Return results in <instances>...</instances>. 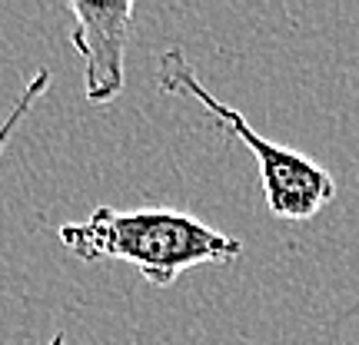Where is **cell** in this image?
<instances>
[{
    "instance_id": "1",
    "label": "cell",
    "mask_w": 359,
    "mask_h": 345,
    "mask_svg": "<svg viewBox=\"0 0 359 345\" xmlns=\"http://www.w3.org/2000/svg\"><path fill=\"white\" fill-rule=\"evenodd\" d=\"M60 243L83 262L120 259L140 272L154 289L173 282L200 266H230L243 256L236 236L206 226L180 209H114L97 206L87 219L64 223Z\"/></svg>"
},
{
    "instance_id": "2",
    "label": "cell",
    "mask_w": 359,
    "mask_h": 345,
    "mask_svg": "<svg viewBox=\"0 0 359 345\" xmlns=\"http://www.w3.org/2000/svg\"><path fill=\"white\" fill-rule=\"evenodd\" d=\"M156 87L163 90V93H173V97L196 100L203 106L206 116L217 120V127L223 133L236 136L253 153V160H257V167H259L263 196H266L269 213L276 219L303 223V219L316 216L323 206L333 203L336 179L330 176V169H323L313 156L296 153L290 146H280V143L259 136L257 129L243 120V113L236 106L217 100L203 87L200 73L193 70V64L187 60V53L180 50V47H170V50L160 53V60H156Z\"/></svg>"
},
{
    "instance_id": "3",
    "label": "cell",
    "mask_w": 359,
    "mask_h": 345,
    "mask_svg": "<svg viewBox=\"0 0 359 345\" xmlns=\"http://www.w3.org/2000/svg\"><path fill=\"white\" fill-rule=\"evenodd\" d=\"M74 13L70 43L83 57V97L93 106H110L127 83V43L133 27V0L127 3H87L70 0Z\"/></svg>"
},
{
    "instance_id": "4",
    "label": "cell",
    "mask_w": 359,
    "mask_h": 345,
    "mask_svg": "<svg viewBox=\"0 0 359 345\" xmlns=\"http://www.w3.org/2000/svg\"><path fill=\"white\" fill-rule=\"evenodd\" d=\"M47 87H50V70L40 66V70H34V77L27 80L24 93L17 97V103L11 106V113L4 116V123H0V156H4V150H7V143L13 140V133L20 129V123L27 120V113L34 110V103L47 93Z\"/></svg>"
},
{
    "instance_id": "5",
    "label": "cell",
    "mask_w": 359,
    "mask_h": 345,
    "mask_svg": "<svg viewBox=\"0 0 359 345\" xmlns=\"http://www.w3.org/2000/svg\"><path fill=\"white\" fill-rule=\"evenodd\" d=\"M50 345H67V335H64V332H57V335L50 339Z\"/></svg>"
}]
</instances>
